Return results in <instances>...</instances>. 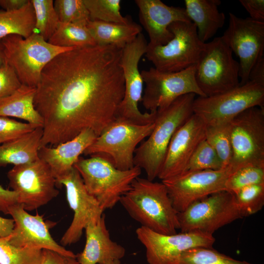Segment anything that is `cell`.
<instances>
[{
	"instance_id": "6da1fadb",
	"label": "cell",
	"mask_w": 264,
	"mask_h": 264,
	"mask_svg": "<svg viewBox=\"0 0 264 264\" xmlns=\"http://www.w3.org/2000/svg\"><path fill=\"white\" fill-rule=\"evenodd\" d=\"M122 49L77 47L59 54L44 68L35 109L43 119L40 147H54L86 129L97 136L117 117L124 95Z\"/></svg>"
},
{
	"instance_id": "7a4b0ae2",
	"label": "cell",
	"mask_w": 264,
	"mask_h": 264,
	"mask_svg": "<svg viewBox=\"0 0 264 264\" xmlns=\"http://www.w3.org/2000/svg\"><path fill=\"white\" fill-rule=\"evenodd\" d=\"M119 202L141 226L162 234H175L179 229L178 213L162 182L139 176Z\"/></svg>"
},
{
	"instance_id": "3957f363",
	"label": "cell",
	"mask_w": 264,
	"mask_h": 264,
	"mask_svg": "<svg viewBox=\"0 0 264 264\" xmlns=\"http://www.w3.org/2000/svg\"><path fill=\"white\" fill-rule=\"evenodd\" d=\"M196 95L186 94L156 110L154 129L135 150L134 165L143 169L147 178L158 177L170 142L176 130L193 114Z\"/></svg>"
},
{
	"instance_id": "277c9868",
	"label": "cell",
	"mask_w": 264,
	"mask_h": 264,
	"mask_svg": "<svg viewBox=\"0 0 264 264\" xmlns=\"http://www.w3.org/2000/svg\"><path fill=\"white\" fill-rule=\"evenodd\" d=\"M74 167L81 176L88 192L99 202L104 211L113 208L131 188L141 173L134 166L128 170L117 169L107 158L94 155L80 157Z\"/></svg>"
},
{
	"instance_id": "5b68a950",
	"label": "cell",
	"mask_w": 264,
	"mask_h": 264,
	"mask_svg": "<svg viewBox=\"0 0 264 264\" xmlns=\"http://www.w3.org/2000/svg\"><path fill=\"white\" fill-rule=\"evenodd\" d=\"M0 41L5 61L14 69L22 85L34 88L49 62L59 54L74 48L52 45L36 32L26 38L10 35Z\"/></svg>"
},
{
	"instance_id": "8992f818",
	"label": "cell",
	"mask_w": 264,
	"mask_h": 264,
	"mask_svg": "<svg viewBox=\"0 0 264 264\" xmlns=\"http://www.w3.org/2000/svg\"><path fill=\"white\" fill-rule=\"evenodd\" d=\"M154 125V122L140 125L117 118L97 136L83 154L105 157L120 170L131 169L134 166V156L137 146L151 134Z\"/></svg>"
},
{
	"instance_id": "52a82bcc",
	"label": "cell",
	"mask_w": 264,
	"mask_h": 264,
	"mask_svg": "<svg viewBox=\"0 0 264 264\" xmlns=\"http://www.w3.org/2000/svg\"><path fill=\"white\" fill-rule=\"evenodd\" d=\"M221 37L205 43L196 64L195 77L205 96H211L240 86V66Z\"/></svg>"
},
{
	"instance_id": "ba28073f",
	"label": "cell",
	"mask_w": 264,
	"mask_h": 264,
	"mask_svg": "<svg viewBox=\"0 0 264 264\" xmlns=\"http://www.w3.org/2000/svg\"><path fill=\"white\" fill-rule=\"evenodd\" d=\"M169 29L173 37L166 44L152 46L148 43L147 59L155 68L164 72H178L196 65L205 45L196 25L192 22H176Z\"/></svg>"
},
{
	"instance_id": "9c48e42d",
	"label": "cell",
	"mask_w": 264,
	"mask_h": 264,
	"mask_svg": "<svg viewBox=\"0 0 264 264\" xmlns=\"http://www.w3.org/2000/svg\"><path fill=\"white\" fill-rule=\"evenodd\" d=\"M253 107H264V86L248 81L220 94L195 98L193 110L209 125L230 122Z\"/></svg>"
},
{
	"instance_id": "30bf717a",
	"label": "cell",
	"mask_w": 264,
	"mask_h": 264,
	"mask_svg": "<svg viewBox=\"0 0 264 264\" xmlns=\"http://www.w3.org/2000/svg\"><path fill=\"white\" fill-rule=\"evenodd\" d=\"M230 126L232 157L228 167L231 173L247 165L264 166V107L246 110Z\"/></svg>"
},
{
	"instance_id": "8fae6325",
	"label": "cell",
	"mask_w": 264,
	"mask_h": 264,
	"mask_svg": "<svg viewBox=\"0 0 264 264\" xmlns=\"http://www.w3.org/2000/svg\"><path fill=\"white\" fill-rule=\"evenodd\" d=\"M181 232L199 231L211 235L242 218L232 193L222 191L195 201L178 213Z\"/></svg>"
},
{
	"instance_id": "7c38bea8",
	"label": "cell",
	"mask_w": 264,
	"mask_h": 264,
	"mask_svg": "<svg viewBox=\"0 0 264 264\" xmlns=\"http://www.w3.org/2000/svg\"><path fill=\"white\" fill-rule=\"evenodd\" d=\"M148 43L142 33L122 49L120 66L124 79V95L117 117L132 123L146 125L153 123L156 111L142 113L138 108L143 92V80L138 68L140 59L147 51Z\"/></svg>"
},
{
	"instance_id": "4fadbf2b",
	"label": "cell",
	"mask_w": 264,
	"mask_h": 264,
	"mask_svg": "<svg viewBox=\"0 0 264 264\" xmlns=\"http://www.w3.org/2000/svg\"><path fill=\"white\" fill-rule=\"evenodd\" d=\"M10 187L18 196V203L26 211L36 210L56 197L57 181L49 166L40 158L14 166L7 173Z\"/></svg>"
},
{
	"instance_id": "5bb4252c",
	"label": "cell",
	"mask_w": 264,
	"mask_h": 264,
	"mask_svg": "<svg viewBox=\"0 0 264 264\" xmlns=\"http://www.w3.org/2000/svg\"><path fill=\"white\" fill-rule=\"evenodd\" d=\"M195 67L196 65L174 72L161 71L154 67L142 70L145 86L141 102L145 109L156 111L188 94L205 97L196 82Z\"/></svg>"
},
{
	"instance_id": "9a60e30c",
	"label": "cell",
	"mask_w": 264,
	"mask_h": 264,
	"mask_svg": "<svg viewBox=\"0 0 264 264\" xmlns=\"http://www.w3.org/2000/svg\"><path fill=\"white\" fill-rule=\"evenodd\" d=\"M135 233L145 248L149 264H178L184 251L196 247L212 248L215 242L213 235L199 231L162 234L140 226Z\"/></svg>"
},
{
	"instance_id": "2e32d148",
	"label": "cell",
	"mask_w": 264,
	"mask_h": 264,
	"mask_svg": "<svg viewBox=\"0 0 264 264\" xmlns=\"http://www.w3.org/2000/svg\"><path fill=\"white\" fill-rule=\"evenodd\" d=\"M239 59L240 85L248 82L252 67L264 58V22L229 13V25L221 37Z\"/></svg>"
},
{
	"instance_id": "e0dca14e",
	"label": "cell",
	"mask_w": 264,
	"mask_h": 264,
	"mask_svg": "<svg viewBox=\"0 0 264 264\" xmlns=\"http://www.w3.org/2000/svg\"><path fill=\"white\" fill-rule=\"evenodd\" d=\"M231 173L229 167L184 172L161 182L167 188L174 208L179 213L197 200L225 191V183Z\"/></svg>"
},
{
	"instance_id": "ac0fdd59",
	"label": "cell",
	"mask_w": 264,
	"mask_h": 264,
	"mask_svg": "<svg viewBox=\"0 0 264 264\" xmlns=\"http://www.w3.org/2000/svg\"><path fill=\"white\" fill-rule=\"evenodd\" d=\"M57 185L65 187L67 200L73 212L72 220L60 240L64 246L77 242L87 224L92 220L100 218L104 210L88 192L81 176L74 167L57 180Z\"/></svg>"
},
{
	"instance_id": "d6986e66",
	"label": "cell",
	"mask_w": 264,
	"mask_h": 264,
	"mask_svg": "<svg viewBox=\"0 0 264 264\" xmlns=\"http://www.w3.org/2000/svg\"><path fill=\"white\" fill-rule=\"evenodd\" d=\"M9 215L14 221L11 233L6 237L11 245L18 247L47 249L76 257V254L66 249L53 239L49 230L51 225L44 221L43 215L38 213L32 215L19 203L10 208Z\"/></svg>"
},
{
	"instance_id": "ffe728a7",
	"label": "cell",
	"mask_w": 264,
	"mask_h": 264,
	"mask_svg": "<svg viewBox=\"0 0 264 264\" xmlns=\"http://www.w3.org/2000/svg\"><path fill=\"white\" fill-rule=\"evenodd\" d=\"M206 124L193 114L176 130L169 145L158 178L162 180L182 174L193 153L205 139Z\"/></svg>"
},
{
	"instance_id": "44dd1931",
	"label": "cell",
	"mask_w": 264,
	"mask_h": 264,
	"mask_svg": "<svg viewBox=\"0 0 264 264\" xmlns=\"http://www.w3.org/2000/svg\"><path fill=\"white\" fill-rule=\"evenodd\" d=\"M141 24L152 46L166 44L173 38L169 26L176 22H191L185 8L168 6L160 0H135Z\"/></svg>"
},
{
	"instance_id": "7402d4cb",
	"label": "cell",
	"mask_w": 264,
	"mask_h": 264,
	"mask_svg": "<svg viewBox=\"0 0 264 264\" xmlns=\"http://www.w3.org/2000/svg\"><path fill=\"white\" fill-rule=\"evenodd\" d=\"M85 230L86 241L84 248L76 254L79 264H108L120 260L125 256V248L111 239L104 214L98 219L90 220Z\"/></svg>"
},
{
	"instance_id": "603a6c76",
	"label": "cell",
	"mask_w": 264,
	"mask_h": 264,
	"mask_svg": "<svg viewBox=\"0 0 264 264\" xmlns=\"http://www.w3.org/2000/svg\"><path fill=\"white\" fill-rule=\"evenodd\" d=\"M96 137L92 130H85L73 138L56 146L40 147L39 157L49 166L57 181L73 168Z\"/></svg>"
},
{
	"instance_id": "cb8c5ba5",
	"label": "cell",
	"mask_w": 264,
	"mask_h": 264,
	"mask_svg": "<svg viewBox=\"0 0 264 264\" xmlns=\"http://www.w3.org/2000/svg\"><path fill=\"white\" fill-rule=\"evenodd\" d=\"M185 11L196 25L199 40L203 43L212 38L225 22L223 13L218 10L220 0H185Z\"/></svg>"
},
{
	"instance_id": "d4e9b609",
	"label": "cell",
	"mask_w": 264,
	"mask_h": 264,
	"mask_svg": "<svg viewBox=\"0 0 264 264\" xmlns=\"http://www.w3.org/2000/svg\"><path fill=\"white\" fill-rule=\"evenodd\" d=\"M43 132V127H39L19 138L0 144V168L8 164L23 165L39 158Z\"/></svg>"
},
{
	"instance_id": "484cf974",
	"label": "cell",
	"mask_w": 264,
	"mask_h": 264,
	"mask_svg": "<svg viewBox=\"0 0 264 264\" xmlns=\"http://www.w3.org/2000/svg\"><path fill=\"white\" fill-rule=\"evenodd\" d=\"M36 88L22 85L11 95L0 99V116L24 120L37 127L43 126V119L34 107Z\"/></svg>"
},
{
	"instance_id": "4316f807",
	"label": "cell",
	"mask_w": 264,
	"mask_h": 264,
	"mask_svg": "<svg viewBox=\"0 0 264 264\" xmlns=\"http://www.w3.org/2000/svg\"><path fill=\"white\" fill-rule=\"evenodd\" d=\"M87 27L96 45H113L122 49L141 33V26L135 22L127 23L90 21Z\"/></svg>"
},
{
	"instance_id": "83f0119b",
	"label": "cell",
	"mask_w": 264,
	"mask_h": 264,
	"mask_svg": "<svg viewBox=\"0 0 264 264\" xmlns=\"http://www.w3.org/2000/svg\"><path fill=\"white\" fill-rule=\"evenodd\" d=\"M35 22L34 10L30 0L17 10L0 11V41L13 34L27 38L34 32Z\"/></svg>"
},
{
	"instance_id": "f1b7e54d",
	"label": "cell",
	"mask_w": 264,
	"mask_h": 264,
	"mask_svg": "<svg viewBox=\"0 0 264 264\" xmlns=\"http://www.w3.org/2000/svg\"><path fill=\"white\" fill-rule=\"evenodd\" d=\"M48 42L52 45L67 48L96 45L87 25L61 22Z\"/></svg>"
},
{
	"instance_id": "f546056e",
	"label": "cell",
	"mask_w": 264,
	"mask_h": 264,
	"mask_svg": "<svg viewBox=\"0 0 264 264\" xmlns=\"http://www.w3.org/2000/svg\"><path fill=\"white\" fill-rule=\"evenodd\" d=\"M230 122L206 125L205 129V139L217 153L224 168L229 166L232 157Z\"/></svg>"
},
{
	"instance_id": "4dcf8cb0",
	"label": "cell",
	"mask_w": 264,
	"mask_h": 264,
	"mask_svg": "<svg viewBox=\"0 0 264 264\" xmlns=\"http://www.w3.org/2000/svg\"><path fill=\"white\" fill-rule=\"evenodd\" d=\"M35 14L34 32L45 40H48L57 29L60 22L52 0H31Z\"/></svg>"
},
{
	"instance_id": "1f68e13d",
	"label": "cell",
	"mask_w": 264,
	"mask_h": 264,
	"mask_svg": "<svg viewBox=\"0 0 264 264\" xmlns=\"http://www.w3.org/2000/svg\"><path fill=\"white\" fill-rule=\"evenodd\" d=\"M89 12L91 21L127 23L129 18L120 12V0H83Z\"/></svg>"
},
{
	"instance_id": "d6a6232c",
	"label": "cell",
	"mask_w": 264,
	"mask_h": 264,
	"mask_svg": "<svg viewBox=\"0 0 264 264\" xmlns=\"http://www.w3.org/2000/svg\"><path fill=\"white\" fill-rule=\"evenodd\" d=\"M178 264H253L233 259L212 248L196 247L184 251Z\"/></svg>"
},
{
	"instance_id": "836d02e7",
	"label": "cell",
	"mask_w": 264,
	"mask_h": 264,
	"mask_svg": "<svg viewBox=\"0 0 264 264\" xmlns=\"http://www.w3.org/2000/svg\"><path fill=\"white\" fill-rule=\"evenodd\" d=\"M42 249L18 247L0 238V264H41Z\"/></svg>"
},
{
	"instance_id": "e575fe53",
	"label": "cell",
	"mask_w": 264,
	"mask_h": 264,
	"mask_svg": "<svg viewBox=\"0 0 264 264\" xmlns=\"http://www.w3.org/2000/svg\"><path fill=\"white\" fill-rule=\"evenodd\" d=\"M233 194L242 218L255 214L264 205V183L246 186Z\"/></svg>"
},
{
	"instance_id": "d590c367",
	"label": "cell",
	"mask_w": 264,
	"mask_h": 264,
	"mask_svg": "<svg viewBox=\"0 0 264 264\" xmlns=\"http://www.w3.org/2000/svg\"><path fill=\"white\" fill-rule=\"evenodd\" d=\"M223 168L217 153L205 139L193 153L183 173Z\"/></svg>"
},
{
	"instance_id": "8d00e7d4",
	"label": "cell",
	"mask_w": 264,
	"mask_h": 264,
	"mask_svg": "<svg viewBox=\"0 0 264 264\" xmlns=\"http://www.w3.org/2000/svg\"><path fill=\"white\" fill-rule=\"evenodd\" d=\"M53 3L61 22L87 25L90 21L83 0H55Z\"/></svg>"
},
{
	"instance_id": "74e56055",
	"label": "cell",
	"mask_w": 264,
	"mask_h": 264,
	"mask_svg": "<svg viewBox=\"0 0 264 264\" xmlns=\"http://www.w3.org/2000/svg\"><path fill=\"white\" fill-rule=\"evenodd\" d=\"M264 183V166L247 165L231 174L225 183V191L232 194L249 185Z\"/></svg>"
},
{
	"instance_id": "f35d334b",
	"label": "cell",
	"mask_w": 264,
	"mask_h": 264,
	"mask_svg": "<svg viewBox=\"0 0 264 264\" xmlns=\"http://www.w3.org/2000/svg\"><path fill=\"white\" fill-rule=\"evenodd\" d=\"M37 127L27 122L0 116V144L19 138Z\"/></svg>"
},
{
	"instance_id": "ab89813d",
	"label": "cell",
	"mask_w": 264,
	"mask_h": 264,
	"mask_svg": "<svg viewBox=\"0 0 264 264\" xmlns=\"http://www.w3.org/2000/svg\"><path fill=\"white\" fill-rule=\"evenodd\" d=\"M21 85L14 69L5 61L0 66V99L11 95Z\"/></svg>"
},
{
	"instance_id": "60d3db41",
	"label": "cell",
	"mask_w": 264,
	"mask_h": 264,
	"mask_svg": "<svg viewBox=\"0 0 264 264\" xmlns=\"http://www.w3.org/2000/svg\"><path fill=\"white\" fill-rule=\"evenodd\" d=\"M41 264H79L76 257L66 256L58 252L42 249Z\"/></svg>"
},
{
	"instance_id": "b9f144b4",
	"label": "cell",
	"mask_w": 264,
	"mask_h": 264,
	"mask_svg": "<svg viewBox=\"0 0 264 264\" xmlns=\"http://www.w3.org/2000/svg\"><path fill=\"white\" fill-rule=\"evenodd\" d=\"M239 2L254 20L264 22V0H240Z\"/></svg>"
},
{
	"instance_id": "7bdbcfd3",
	"label": "cell",
	"mask_w": 264,
	"mask_h": 264,
	"mask_svg": "<svg viewBox=\"0 0 264 264\" xmlns=\"http://www.w3.org/2000/svg\"><path fill=\"white\" fill-rule=\"evenodd\" d=\"M17 203V193L12 190L5 189L0 185V212L9 214L10 208Z\"/></svg>"
},
{
	"instance_id": "ee69618b",
	"label": "cell",
	"mask_w": 264,
	"mask_h": 264,
	"mask_svg": "<svg viewBox=\"0 0 264 264\" xmlns=\"http://www.w3.org/2000/svg\"><path fill=\"white\" fill-rule=\"evenodd\" d=\"M248 81L264 86V58L252 67L249 75Z\"/></svg>"
},
{
	"instance_id": "f6af8a7d",
	"label": "cell",
	"mask_w": 264,
	"mask_h": 264,
	"mask_svg": "<svg viewBox=\"0 0 264 264\" xmlns=\"http://www.w3.org/2000/svg\"><path fill=\"white\" fill-rule=\"evenodd\" d=\"M29 0H0V6L5 11H15L24 6Z\"/></svg>"
},
{
	"instance_id": "bcb514c9",
	"label": "cell",
	"mask_w": 264,
	"mask_h": 264,
	"mask_svg": "<svg viewBox=\"0 0 264 264\" xmlns=\"http://www.w3.org/2000/svg\"><path fill=\"white\" fill-rule=\"evenodd\" d=\"M14 227V221L12 219L0 217V238L8 237Z\"/></svg>"
},
{
	"instance_id": "7dc6e473",
	"label": "cell",
	"mask_w": 264,
	"mask_h": 264,
	"mask_svg": "<svg viewBox=\"0 0 264 264\" xmlns=\"http://www.w3.org/2000/svg\"><path fill=\"white\" fill-rule=\"evenodd\" d=\"M5 62L4 55L3 51V47L0 41V66Z\"/></svg>"
},
{
	"instance_id": "c3c4849f",
	"label": "cell",
	"mask_w": 264,
	"mask_h": 264,
	"mask_svg": "<svg viewBox=\"0 0 264 264\" xmlns=\"http://www.w3.org/2000/svg\"><path fill=\"white\" fill-rule=\"evenodd\" d=\"M108 264H122L120 260H114V261L110 262Z\"/></svg>"
}]
</instances>
